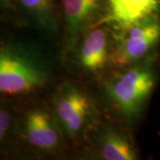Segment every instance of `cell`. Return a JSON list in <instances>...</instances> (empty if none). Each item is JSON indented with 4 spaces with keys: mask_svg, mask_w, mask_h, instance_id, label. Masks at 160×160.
I'll list each match as a JSON object with an SVG mask.
<instances>
[{
    "mask_svg": "<svg viewBox=\"0 0 160 160\" xmlns=\"http://www.w3.org/2000/svg\"><path fill=\"white\" fill-rule=\"evenodd\" d=\"M46 56L21 42L2 44L0 48V92L8 97L27 95L43 88L51 78Z\"/></svg>",
    "mask_w": 160,
    "mask_h": 160,
    "instance_id": "6da1fadb",
    "label": "cell"
},
{
    "mask_svg": "<svg viewBox=\"0 0 160 160\" xmlns=\"http://www.w3.org/2000/svg\"><path fill=\"white\" fill-rule=\"evenodd\" d=\"M102 82L104 95L126 121L133 122L142 113L156 85V73L149 60L115 69Z\"/></svg>",
    "mask_w": 160,
    "mask_h": 160,
    "instance_id": "7a4b0ae2",
    "label": "cell"
},
{
    "mask_svg": "<svg viewBox=\"0 0 160 160\" xmlns=\"http://www.w3.org/2000/svg\"><path fill=\"white\" fill-rule=\"evenodd\" d=\"M52 109L67 141L74 146L86 145L101 123L96 104L83 86L66 81L54 92Z\"/></svg>",
    "mask_w": 160,
    "mask_h": 160,
    "instance_id": "3957f363",
    "label": "cell"
},
{
    "mask_svg": "<svg viewBox=\"0 0 160 160\" xmlns=\"http://www.w3.org/2000/svg\"><path fill=\"white\" fill-rule=\"evenodd\" d=\"M110 67L121 69L147 60L160 41V14L112 28Z\"/></svg>",
    "mask_w": 160,
    "mask_h": 160,
    "instance_id": "277c9868",
    "label": "cell"
},
{
    "mask_svg": "<svg viewBox=\"0 0 160 160\" xmlns=\"http://www.w3.org/2000/svg\"><path fill=\"white\" fill-rule=\"evenodd\" d=\"M18 137L35 154L60 156L68 142L52 108L35 105L27 109L18 121Z\"/></svg>",
    "mask_w": 160,
    "mask_h": 160,
    "instance_id": "5b68a950",
    "label": "cell"
},
{
    "mask_svg": "<svg viewBox=\"0 0 160 160\" xmlns=\"http://www.w3.org/2000/svg\"><path fill=\"white\" fill-rule=\"evenodd\" d=\"M111 38L109 23H101L87 30L69 51L73 50L75 66L88 76H102L110 67Z\"/></svg>",
    "mask_w": 160,
    "mask_h": 160,
    "instance_id": "8992f818",
    "label": "cell"
},
{
    "mask_svg": "<svg viewBox=\"0 0 160 160\" xmlns=\"http://www.w3.org/2000/svg\"><path fill=\"white\" fill-rule=\"evenodd\" d=\"M60 8L69 52L87 30L102 22L107 13V0H60Z\"/></svg>",
    "mask_w": 160,
    "mask_h": 160,
    "instance_id": "52a82bcc",
    "label": "cell"
},
{
    "mask_svg": "<svg viewBox=\"0 0 160 160\" xmlns=\"http://www.w3.org/2000/svg\"><path fill=\"white\" fill-rule=\"evenodd\" d=\"M86 144L94 158L102 160H136L137 147L130 134L114 124L100 123Z\"/></svg>",
    "mask_w": 160,
    "mask_h": 160,
    "instance_id": "ba28073f",
    "label": "cell"
},
{
    "mask_svg": "<svg viewBox=\"0 0 160 160\" xmlns=\"http://www.w3.org/2000/svg\"><path fill=\"white\" fill-rule=\"evenodd\" d=\"M160 14V0H107V13L102 22L122 28Z\"/></svg>",
    "mask_w": 160,
    "mask_h": 160,
    "instance_id": "9c48e42d",
    "label": "cell"
},
{
    "mask_svg": "<svg viewBox=\"0 0 160 160\" xmlns=\"http://www.w3.org/2000/svg\"><path fill=\"white\" fill-rule=\"evenodd\" d=\"M17 11H22L35 25L46 32L57 31L61 18L60 0H13Z\"/></svg>",
    "mask_w": 160,
    "mask_h": 160,
    "instance_id": "30bf717a",
    "label": "cell"
},
{
    "mask_svg": "<svg viewBox=\"0 0 160 160\" xmlns=\"http://www.w3.org/2000/svg\"><path fill=\"white\" fill-rule=\"evenodd\" d=\"M18 121L11 107L2 103L0 108V144L1 149L6 148L10 142L18 137Z\"/></svg>",
    "mask_w": 160,
    "mask_h": 160,
    "instance_id": "8fae6325",
    "label": "cell"
},
{
    "mask_svg": "<svg viewBox=\"0 0 160 160\" xmlns=\"http://www.w3.org/2000/svg\"><path fill=\"white\" fill-rule=\"evenodd\" d=\"M0 5H1V8L6 12H17L13 0H0Z\"/></svg>",
    "mask_w": 160,
    "mask_h": 160,
    "instance_id": "7c38bea8",
    "label": "cell"
}]
</instances>
